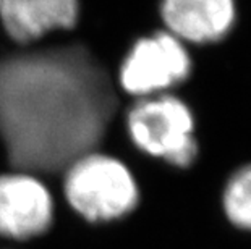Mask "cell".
<instances>
[{
    "mask_svg": "<svg viewBox=\"0 0 251 249\" xmlns=\"http://www.w3.org/2000/svg\"><path fill=\"white\" fill-rule=\"evenodd\" d=\"M221 209L228 225L251 233V162L228 175L221 191Z\"/></svg>",
    "mask_w": 251,
    "mask_h": 249,
    "instance_id": "obj_8",
    "label": "cell"
},
{
    "mask_svg": "<svg viewBox=\"0 0 251 249\" xmlns=\"http://www.w3.org/2000/svg\"><path fill=\"white\" fill-rule=\"evenodd\" d=\"M63 191L68 204L89 222H112L140 203L135 175L119 158L88 152L65 168Z\"/></svg>",
    "mask_w": 251,
    "mask_h": 249,
    "instance_id": "obj_3",
    "label": "cell"
},
{
    "mask_svg": "<svg viewBox=\"0 0 251 249\" xmlns=\"http://www.w3.org/2000/svg\"><path fill=\"white\" fill-rule=\"evenodd\" d=\"M126 131L136 149L170 167L190 168L200 157L195 112L174 94L138 99L126 113Z\"/></svg>",
    "mask_w": 251,
    "mask_h": 249,
    "instance_id": "obj_2",
    "label": "cell"
},
{
    "mask_svg": "<svg viewBox=\"0 0 251 249\" xmlns=\"http://www.w3.org/2000/svg\"><path fill=\"white\" fill-rule=\"evenodd\" d=\"M193 57L185 42L169 31L140 38L128 50L119 70V84L126 94L144 99L167 94L188 81Z\"/></svg>",
    "mask_w": 251,
    "mask_h": 249,
    "instance_id": "obj_4",
    "label": "cell"
},
{
    "mask_svg": "<svg viewBox=\"0 0 251 249\" xmlns=\"http://www.w3.org/2000/svg\"><path fill=\"white\" fill-rule=\"evenodd\" d=\"M165 31L186 45H214L237 26V0H161Z\"/></svg>",
    "mask_w": 251,
    "mask_h": 249,
    "instance_id": "obj_6",
    "label": "cell"
},
{
    "mask_svg": "<svg viewBox=\"0 0 251 249\" xmlns=\"http://www.w3.org/2000/svg\"><path fill=\"white\" fill-rule=\"evenodd\" d=\"M54 201L39 178L28 172L0 175V236L29 240L52 224Z\"/></svg>",
    "mask_w": 251,
    "mask_h": 249,
    "instance_id": "obj_5",
    "label": "cell"
},
{
    "mask_svg": "<svg viewBox=\"0 0 251 249\" xmlns=\"http://www.w3.org/2000/svg\"><path fill=\"white\" fill-rule=\"evenodd\" d=\"M78 17V0H0V21L18 44H28L55 29H72Z\"/></svg>",
    "mask_w": 251,
    "mask_h": 249,
    "instance_id": "obj_7",
    "label": "cell"
},
{
    "mask_svg": "<svg viewBox=\"0 0 251 249\" xmlns=\"http://www.w3.org/2000/svg\"><path fill=\"white\" fill-rule=\"evenodd\" d=\"M117 104L107 71L81 45L0 62V136L23 172L65 170L93 152Z\"/></svg>",
    "mask_w": 251,
    "mask_h": 249,
    "instance_id": "obj_1",
    "label": "cell"
}]
</instances>
